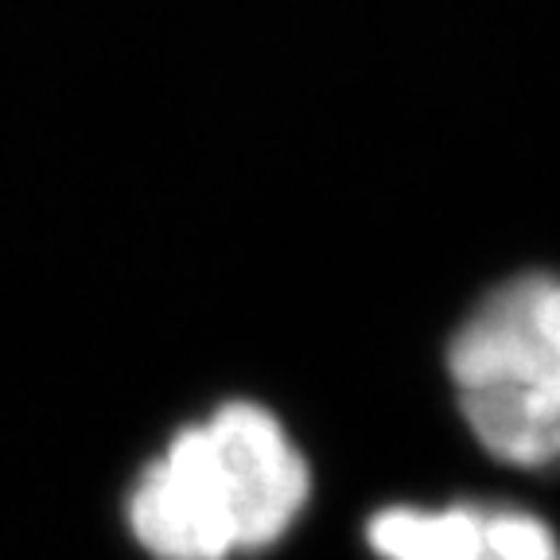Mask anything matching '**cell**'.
Masks as SVG:
<instances>
[{
    "instance_id": "cell-1",
    "label": "cell",
    "mask_w": 560,
    "mask_h": 560,
    "mask_svg": "<svg viewBox=\"0 0 560 560\" xmlns=\"http://www.w3.org/2000/svg\"><path fill=\"white\" fill-rule=\"evenodd\" d=\"M312 499V467L277 412L226 401L137 475L125 522L152 560H234L280 545Z\"/></svg>"
},
{
    "instance_id": "cell-2",
    "label": "cell",
    "mask_w": 560,
    "mask_h": 560,
    "mask_svg": "<svg viewBox=\"0 0 560 560\" xmlns=\"http://www.w3.org/2000/svg\"><path fill=\"white\" fill-rule=\"evenodd\" d=\"M447 382L482 452L560 464V277L522 272L487 292L447 339Z\"/></svg>"
},
{
    "instance_id": "cell-3",
    "label": "cell",
    "mask_w": 560,
    "mask_h": 560,
    "mask_svg": "<svg viewBox=\"0 0 560 560\" xmlns=\"http://www.w3.org/2000/svg\"><path fill=\"white\" fill-rule=\"evenodd\" d=\"M366 541L382 560H560L549 522L499 502L385 506L370 517Z\"/></svg>"
}]
</instances>
